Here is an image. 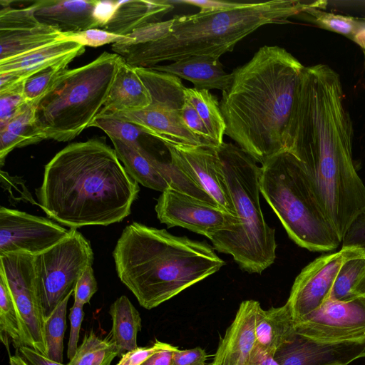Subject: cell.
<instances>
[{
  "label": "cell",
  "instance_id": "6da1fadb",
  "mask_svg": "<svg viewBox=\"0 0 365 365\" xmlns=\"http://www.w3.org/2000/svg\"><path fill=\"white\" fill-rule=\"evenodd\" d=\"M304 67L284 48L264 46L222 92L225 134L261 165L289 152Z\"/></svg>",
  "mask_w": 365,
  "mask_h": 365
},
{
  "label": "cell",
  "instance_id": "7a4b0ae2",
  "mask_svg": "<svg viewBox=\"0 0 365 365\" xmlns=\"http://www.w3.org/2000/svg\"><path fill=\"white\" fill-rule=\"evenodd\" d=\"M139 191L115 149L93 138L57 153L46 165L36 195L48 217L77 229L122 221Z\"/></svg>",
  "mask_w": 365,
  "mask_h": 365
},
{
  "label": "cell",
  "instance_id": "3957f363",
  "mask_svg": "<svg viewBox=\"0 0 365 365\" xmlns=\"http://www.w3.org/2000/svg\"><path fill=\"white\" fill-rule=\"evenodd\" d=\"M327 1L272 0L246 2L240 8L200 11L175 16L143 26L130 34L125 43L112 45V50L133 67L150 68L164 61L191 56L220 59L259 27L286 24L289 19L312 9L324 10Z\"/></svg>",
  "mask_w": 365,
  "mask_h": 365
},
{
  "label": "cell",
  "instance_id": "277c9868",
  "mask_svg": "<svg viewBox=\"0 0 365 365\" xmlns=\"http://www.w3.org/2000/svg\"><path fill=\"white\" fill-rule=\"evenodd\" d=\"M113 257L120 280L146 309L169 300L225 264L205 242L135 222L123 230Z\"/></svg>",
  "mask_w": 365,
  "mask_h": 365
},
{
  "label": "cell",
  "instance_id": "5b68a950",
  "mask_svg": "<svg viewBox=\"0 0 365 365\" xmlns=\"http://www.w3.org/2000/svg\"><path fill=\"white\" fill-rule=\"evenodd\" d=\"M220 168L240 222L232 232L211 239L214 249L231 255L240 268L261 273L276 259L275 230L265 221L259 202L260 167L233 143L216 147Z\"/></svg>",
  "mask_w": 365,
  "mask_h": 365
},
{
  "label": "cell",
  "instance_id": "8992f818",
  "mask_svg": "<svg viewBox=\"0 0 365 365\" xmlns=\"http://www.w3.org/2000/svg\"><path fill=\"white\" fill-rule=\"evenodd\" d=\"M123 58L105 51L66 69L36 103L34 124L45 139L67 142L91 127L103 108Z\"/></svg>",
  "mask_w": 365,
  "mask_h": 365
},
{
  "label": "cell",
  "instance_id": "52a82bcc",
  "mask_svg": "<svg viewBox=\"0 0 365 365\" xmlns=\"http://www.w3.org/2000/svg\"><path fill=\"white\" fill-rule=\"evenodd\" d=\"M260 192L289 237L312 252H329L341 242L318 205L299 160L284 152L260 167Z\"/></svg>",
  "mask_w": 365,
  "mask_h": 365
},
{
  "label": "cell",
  "instance_id": "ba28073f",
  "mask_svg": "<svg viewBox=\"0 0 365 365\" xmlns=\"http://www.w3.org/2000/svg\"><path fill=\"white\" fill-rule=\"evenodd\" d=\"M135 69L150 92L151 103L142 110L108 115L143 128L148 135L158 139L164 145L207 146L186 127L182 119L186 87L181 79L150 68L135 67Z\"/></svg>",
  "mask_w": 365,
  "mask_h": 365
},
{
  "label": "cell",
  "instance_id": "9c48e42d",
  "mask_svg": "<svg viewBox=\"0 0 365 365\" xmlns=\"http://www.w3.org/2000/svg\"><path fill=\"white\" fill-rule=\"evenodd\" d=\"M93 262L90 242L77 229H70L66 237L34 257L35 282L45 317L74 292L79 278Z\"/></svg>",
  "mask_w": 365,
  "mask_h": 365
},
{
  "label": "cell",
  "instance_id": "30bf717a",
  "mask_svg": "<svg viewBox=\"0 0 365 365\" xmlns=\"http://www.w3.org/2000/svg\"><path fill=\"white\" fill-rule=\"evenodd\" d=\"M34 257L22 252L1 255L0 272L21 318L26 346L46 356L45 315L35 282Z\"/></svg>",
  "mask_w": 365,
  "mask_h": 365
},
{
  "label": "cell",
  "instance_id": "8fae6325",
  "mask_svg": "<svg viewBox=\"0 0 365 365\" xmlns=\"http://www.w3.org/2000/svg\"><path fill=\"white\" fill-rule=\"evenodd\" d=\"M295 330L319 342L365 340V296L349 301L327 298L319 308L297 320Z\"/></svg>",
  "mask_w": 365,
  "mask_h": 365
},
{
  "label": "cell",
  "instance_id": "7c38bea8",
  "mask_svg": "<svg viewBox=\"0 0 365 365\" xmlns=\"http://www.w3.org/2000/svg\"><path fill=\"white\" fill-rule=\"evenodd\" d=\"M155 210L168 227H182L210 240L218 232H232L240 223L220 207L172 188L161 193Z\"/></svg>",
  "mask_w": 365,
  "mask_h": 365
},
{
  "label": "cell",
  "instance_id": "4fadbf2b",
  "mask_svg": "<svg viewBox=\"0 0 365 365\" xmlns=\"http://www.w3.org/2000/svg\"><path fill=\"white\" fill-rule=\"evenodd\" d=\"M357 257H365L360 249L342 247L336 252L317 257L302 269L287 301L295 322L324 303L341 266L347 260Z\"/></svg>",
  "mask_w": 365,
  "mask_h": 365
},
{
  "label": "cell",
  "instance_id": "5bb4252c",
  "mask_svg": "<svg viewBox=\"0 0 365 365\" xmlns=\"http://www.w3.org/2000/svg\"><path fill=\"white\" fill-rule=\"evenodd\" d=\"M70 233L53 221L18 210L0 208V256L11 253L37 255Z\"/></svg>",
  "mask_w": 365,
  "mask_h": 365
},
{
  "label": "cell",
  "instance_id": "9a60e30c",
  "mask_svg": "<svg viewBox=\"0 0 365 365\" xmlns=\"http://www.w3.org/2000/svg\"><path fill=\"white\" fill-rule=\"evenodd\" d=\"M0 4V62L61 41V32L36 18L32 1L19 7L7 0Z\"/></svg>",
  "mask_w": 365,
  "mask_h": 365
},
{
  "label": "cell",
  "instance_id": "2e32d148",
  "mask_svg": "<svg viewBox=\"0 0 365 365\" xmlns=\"http://www.w3.org/2000/svg\"><path fill=\"white\" fill-rule=\"evenodd\" d=\"M170 160L224 211L236 216L216 147L165 145Z\"/></svg>",
  "mask_w": 365,
  "mask_h": 365
},
{
  "label": "cell",
  "instance_id": "e0dca14e",
  "mask_svg": "<svg viewBox=\"0 0 365 365\" xmlns=\"http://www.w3.org/2000/svg\"><path fill=\"white\" fill-rule=\"evenodd\" d=\"M110 140L120 161L138 183L162 192L172 188L190 196L197 193V187L170 160H160L143 146Z\"/></svg>",
  "mask_w": 365,
  "mask_h": 365
},
{
  "label": "cell",
  "instance_id": "ac0fdd59",
  "mask_svg": "<svg viewBox=\"0 0 365 365\" xmlns=\"http://www.w3.org/2000/svg\"><path fill=\"white\" fill-rule=\"evenodd\" d=\"M361 357H365V340L325 343L297 334L272 356L279 365H348Z\"/></svg>",
  "mask_w": 365,
  "mask_h": 365
},
{
  "label": "cell",
  "instance_id": "d6986e66",
  "mask_svg": "<svg viewBox=\"0 0 365 365\" xmlns=\"http://www.w3.org/2000/svg\"><path fill=\"white\" fill-rule=\"evenodd\" d=\"M262 308L253 299L240 303L220 339L212 365H248L256 345V327Z\"/></svg>",
  "mask_w": 365,
  "mask_h": 365
},
{
  "label": "cell",
  "instance_id": "ffe728a7",
  "mask_svg": "<svg viewBox=\"0 0 365 365\" xmlns=\"http://www.w3.org/2000/svg\"><path fill=\"white\" fill-rule=\"evenodd\" d=\"M85 46L58 41L19 57L0 62V93L23 84L41 70L73 54L81 56Z\"/></svg>",
  "mask_w": 365,
  "mask_h": 365
},
{
  "label": "cell",
  "instance_id": "44dd1931",
  "mask_svg": "<svg viewBox=\"0 0 365 365\" xmlns=\"http://www.w3.org/2000/svg\"><path fill=\"white\" fill-rule=\"evenodd\" d=\"M97 0H38L32 1L36 18L61 34L99 29L94 18Z\"/></svg>",
  "mask_w": 365,
  "mask_h": 365
},
{
  "label": "cell",
  "instance_id": "7402d4cb",
  "mask_svg": "<svg viewBox=\"0 0 365 365\" xmlns=\"http://www.w3.org/2000/svg\"><path fill=\"white\" fill-rule=\"evenodd\" d=\"M150 68L190 81L197 90L218 89L223 92L230 86L233 78L232 73L223 70L220 59L209 56H191Z\"/></svg>",
  "mask_w": 365,
  "mask_h": 365
},
{
  "label": "cell",
  "instance_id": "603a6c76",
  "mask_svg": "<svg viewBox=\"0 0 365 365\" xmlns=\"http://www.w3.org/2000/svg\"><path fill=\"white\" fill-rule=\"evenodd\" d=\"M151 102L150 92L135 67L123 58L107 99L97 116L142 110Z\"/></svg>",
  "mask_w": 365,
  "mask_h": 365
},
{
  "label": "cell",
  "instance_id": "cb8c5ba5",
  "mask_svg": "<svg viewBox=\"0 0 365 365\" xmlns=\"http://www.w3.org/2000/svg\"><path fill=\"white\" fill-rule=\"evenodd\" d=\"M174 6L169 0L118 1L112 18L102 29L128 36L138 29L157 22L159 16L169 12Z\"/></svg>",
  "mask_w": 365,
  "mask_h": 365
},
{
  "label": "cell",
  "instance_id": "d4e9b609",
  "mask_svg": "<svg viewBox=\"0 0 365 365\" xmlns=\"http://www.w3.org/2000/svg\"><path fill=\"white\" fill-rule=\"evenodd\" d=\"M297 335L295 320L287 302L279 307L261 311L256 327V345L273 356L282 345Z\"/></svg>",
  "mask_w": 365,
  "mask_h": 365
},
{
  "label": "cell",
  "instance_id": "484cf974",
  "mask_svg": "<svg viewBox=\"0 0 365 365\" xmlns=\"http://www.w3.org/2000/svg\"><path fill=\"white\" fill-rule=\"evenodd\" d=\"M112 327L108 336L119 348L121 354L138 347L137 336L141 330L142 319L139 312L130 299L122 295L109 309Z\"/></svg>",
  "mask_w": 365,
  "mask_h": 365
},
{
  "label": "cell",
  "instance_id": "4316f807",
  "mask_svg": "<svg viewBox=\"0 0 365 365\" xmlns=\"http://www.w3.org/2000/svg\"><path fill=\"white\" fill-rule=\"evenodd\" d=\"M36 102H29L14 118L0 127V164L14 148L35 144L45 140L34 124Z\"/></svg>",
  "mask_w": 365,
  "mask_h": 365
},
{
  "label": "cell",
  "instance_id": "83f0119b",
  "mask_svg": "<svg viewBox=\"0 0 365 365\" xmlns=\"http://www.w3.org/2000/svg\"><path fill=\"white\" fill-rule=\"evenodd\" d=\"M184 94L205 123L215 146H220L223 143L226 125L216 96L209 91L195 88H185Z\"/></svg>",
  "mask_w": 365,
  "mask_h": 365
},
{
  "label": "cell",
  "instance_id": "f1b7e54d",
  "mask_svg": "<svg viewBox=\"0 0 365 365\" xmlns=\"http://www.w3.org/2000/svg\"><path fill=\"white\" fill-rule=\"evenodd\" d=\"M0 338L9 353V344L17 350L26 346L21 318L4 274L0 272Z\"/></svg>",
  "mask_w": 365,
  "mask_h": 365
},
{
  "label": "cell",
  "instance_id": "f546056e",
  "mask_svg": "<svg viewBox=\"0 0 365 365\" xmlns=\"http://www.w3.org/2000/svg\"><path fill=\"white\" fill-rule=\"evenodd\" d=\"M365 296V257L347 260L341 266L328 298L349 301Z\"/></svg>",
  "mask_w": 365,
  "mask_h": 365
},
{
  "label": "cell",
  "instance_id": "4dcf8cb0",
  "mask_svg": "<svg viewBox=\"0 0 365 365\" xmlns=\"http://www.w3.org/2000/svg\"><path fill=\"white\" fill-rule=\"evenodd\" d=\"M120 354L119 348L108 336L101 339L91 329L84 334L81 344L67 365H110Z\"/></svg>",
  "mask_w": 365,
  "mask_h": 365
},
{
  "label": "cell",
  "instance_id": "1f68e13d",
  "mask_svg": "<svg viewBox=\"0 0 365 365\" xmlns=\"http://www.w3.org/2000/svg\"><path fill=\"white\" fill-rule=\"evenodd\" d=\"M67 296L48 316L45 317L44 330L46 344V356L63 364V339L66 328V310L69 298Z\"/></svg>",
  "mask_w": 365,
  "mask_h": 365
},
{
  "label": "cell",
  "instance_id": "d6a6232c",
  "mask_svg": "<svg viewBox=\"0 0 365 365\" xmlns=\"http://www.w3.org/2000/svg\"><path fill=\"white\" fill-rule=\"evenodd\" d=\"M319 27L345 36L354 41L356 35L365 28V19L336 14L319 9H312L305 13Z\"/></svg>",
  "mask_w": 365,
  "mask_h": 365
},
{
  "label": "cell",
  "instance_id": "836d02e7",
  "mask_svg": "<svg viewBox=\"0 0 365 365\" xmlns=\"http://www.w3.org/2000/svg\"><path fill=\"white\" fill-rule=\"evenodd\" d=\"M77 56V54L67 56L29 77L24 85V93L26 101L37 102Z\"/></svg>",
  "mask_w": 365,
  "mask_h": 365
},
{
  "label": "cell",
  "instance_id": "e575fe53",
  "mask_svg": "<svg viewBox=\"0 0 365 365\" xmlns=\"http://www.w3.org/2000/svg\"><path fill=\"white\" fill-rule=\"evenodd\" d=\"M91 127L101 129L110 139H117L135 147L143 146L140 138L147 135L143 128L108 115L97 116Z\"/></svg>",
  "mask_w": 365,
  "mask_h": 365
},
{
  "label": "cell",
  "instance_id": "d590c367",
  "mask_svg": "<svg viewBox=\"0 0 365 365\" xmlns=\"http://www.w3.org/2000/svg\"><path fill=\"white\" fill-rule=\"evenodd\" d=\"M128 36L110 33L102 29L62 34L61 41H70L83 46L98 47L108 43H116L125 40Z\"/></svg>",
  "mask_w": 365,
  "mask_h": 365
},
{
  "label": "cell",
  "instance_id": "8d00e7d4",
  "mask_svg": "<svg viewBox=\"0 0 365 365\" xmlns=\"http://www.w3.org/2000/svg\"><path fill=\"white\" fill-rule=\"evenodd\" d=\"M24 85L0 93V127L17 115L29 103L24 93Z\"/></svg>",
  "mask_w": 365,
  "mask_h": 365
},
{
  "label": "cell",
  "instance_id": "74e56055",
  "mask_svg": "<svg viewBox=\"0 0 365 365\" xmlns=\"http://www.w3.org/2000/svg\"><path fill=\"white\" fill-rule=\"evenodd\" d=\"M182 119L186 127L200 138L206 145L216 147L200 117L192 104L185 98L181 112Z\"/></svg>",
  "mask_w": 365,
  "mask_h": 365
},
{
  "label": "cell",
  "instance_id": "f35d334b",
  "mask_svg": "<svg viewBox=\"0 0 365 365\" xmlns=\"http://www.w3.org/2000/svg\"><path fill=\"white\" fill-rule=\"evenodd\" d=\"M97 282L92 266L88 267L79 278L74 290L75 304L84 306L97 292Z\"/></svg>",
  "mask_w": 365,
  "mask_h": 365
},
{
  "label": "cell",
  "instance_id": "ab89813d",
  "mask_svg": "<svg viewBox=\"0 0 365 365\" xmlns=\"http://www.w3.org/2000/svg\"><path fill=\"white\" fill-rule=\"evenodd\" d=\"M341 242L342 247L360 249L365 256V210L350 224Z\"/></svg>",
  "mask_w": 365,
  "mask_h": 365
},
{
  "label": "cell",
  "instance_id": "60d3db41",
  "mask_svg": "<svg viewBox=\"0 0 365 365\" xmlns=\"http://www.w3.org/2000/svg\"><path fill=\"white\" fill-rule=\"evenodd\" d=\"M83 317V306L73 303L69 314L71 329L67 349V357L69 361L73 357L78 347V342Z\"/></svg>",
  "mask_w": 365,
  "mask_h": 365
},
{
  "label": "cell",
  "instance_id": "b9f144b4",
  "mask_svg": "<svg viewBox=\"0 0 365 365\" xmlns=\"http://www.w3.org/2000/svg\"><path fill=\"white\" fill-rule=\"evenodd\" d=\"M165 343L156 340L150 346L137 347L122 354L116 365H140L165 346Z\"/></svg>",
  "mask_w": 365,
  "mask_h": 365
},
{
  "label": "cell",
  "instance_id": "7bdbcfd3",
  "mask_svg": "<svg viewBox=\"0 0 365 365\" xmlns=\"http://www.w3.org/2000/svg\"><path fill=\"white\" fill-rule=\"evenodd\" d=\"M208 355L200 346L190 349H177L173 356L172 365H206Z\"/></svg>",
  "mask_w": 365,
  "mask_h": 365
},
{
  "label": "cell",
  "instance_id": "ee69618b",
  "mask_svg": "<svg viewBox=\"0 0 365 365\" xmlns=\"http://www.w3.org/2000/svg\"><path fill=\"white\" fill-rule=\"evenodd\" d=\"M173 5L188 4L197 6L201 11L230 10L243 6L245 3L216 0H169Z\"/></svg>",
  "mask_w": 365,
  "mask_h": 365
},
{
  "label": "cell",
  "instance_id": "f6af8a7d",
  "mask_svg": "<svg viewBox=\"0 0 365 365\" xmlns=\"http://www.w3.org/2000/svg\"><path fill=\"white\" fill-rule=\"evenodd\" d=\"M20 180L21 178L19 177L10 176L8 173L1 170V187H4L5 190H6L9 192L14 189L15 190H17L20 200L37 205V203L34 200L31 194L25 186L24 180L16 186Z\"/></svg>",
  "mask_w": 365,
  "mask_h": 365
},
{
  "label": "cell",
  "instance_id": "bcb514c9",
  "mask_svg": "<svg viewBox=\"0 0 365 365\" xmlns=\"http://www.w3.org/2000/svg\"><path fill=\"white\" fill-rule=\"evenodd\" d=\"M118 4V1L97 0L94 9V18L99 29H102L112 18Z\"/></svg>",
  "mask_w": 365,
  "mask_h": 365
},
{
  "label": "cell",
  "instance_id": "7dc6e473",
  "mask_svg": "<svg viewBox=\"0 0 365 365\" xmlns=\"http://www.w3.org/2000/svg\"><path fill=\"white\" fill-rule=\"evenodd\" d=\"M18 354L29 365H64L49 359L45 355L26 346L19 348Z\"/></svg>",
  "mask_w": 365,
  "mask_h": 365
},
{
  "label": "cell",
  "instance_id": "c3c4849f",
  "mask_svg": "<svg viewBox=\"0 0 365 365\" xmlns=\"http://www.w3.org/2000/svg\"><path fill=\"white\" fill-rule=\"evenodd\" d=\"M178 347L165 343V346L140 365H172L174 351Z\"/></svg>",
  "mask_w": 365,
  "mask_h": 365
},
{
  "label": "cell",
  "instance_id": "681fc988",
  "mask_svg": "<svg viewBox=\"0 0 365 365\" xmlns=\"http://www.w3.org/2000/svg\"><path fill=\"white\" fill-rule=\"evenodd\" d=\"M354 41L361 48L364 56L365 63V28L356 35Z\"/></svg>",
  "mask_w": 365,
  "mask_h": 365
},
{
  "label": "cell",
  "instance_id": "f907efd6",
  "mask_svg": "<svg viewBox=\"0 0 365 365\" xmlns=\"http://www.w3.org/2000/svg\"><path fill=\"white\" fill-rule=\"evenodd\" d=\"M13 358L17 365H29L24 359H22L19 354L14 356H9Z\"/></svg>",
  "mask_w": 365,
  "mask_h": 365
},
{
  "label": "cell",
  "instance_id": "816d5d0a",
  "mask_svg": "<svg viewBox=\"0 0 365 365\" xmlns=\"http://www.w3.org/2000/svg\"><path fill=\"white\" fill-rule=\"evenodd\" d=\"M9 363H10V365H17V364L16 363V361L13 359V358L11 356H9Z\"/></svg>",
  "mask_w": 365,
  "mask_h": 365
},
{
  "label": "cell",
  "instance_id": "f5cc1de1",
  "mask_svg": "<svg viewBox=\"0 0 365 365\" xmlns=\"http://www.w3.org/2000/svg\"><path fill=\"white\" fill-rule=\"evenodd\" d=\"M212 365V364H211Z\"/></svg>",
  "mask_w": 365,
  "mask_h": 365
}]
</instances>
